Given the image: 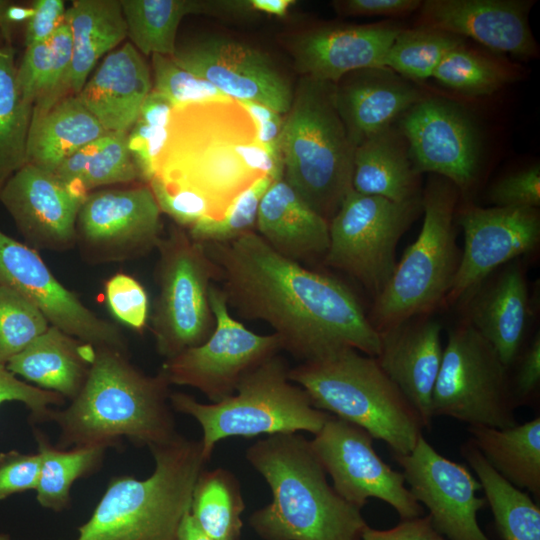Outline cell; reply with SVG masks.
Returning a JSON list of instances; mask_svg holds the SVG:
<instances>
[{"label": "cell", "instance_id": "obj_46", "mask_svg": "<svg viewBox=\"0 0 540 540\" xmlns=\"http://www.w3.org/2000/svg\"><path fill=\"white\" fill-rule=\"evenodd\" d=\"M152 90L166 97L173 107L231 99L207 80L181 68L169 56L152 55Z\"/></svg>", "mask_w": 540, "mask_h": 540}, {"label": "cell", "instance_id": "obj_30", "mask_svg": "<svg viewBox=\"0 0 540 540\" xmlns=\"http://www.w3.org/2000/svg\"><path fill=\"white\" fill-rule=\"evenodd\" d=\"M353 190L393 202L421 197L417 172L406 139L391 125L368 138L354 151Z\"/></svg>", "mask_w": 540, "mask_h": 540}, {"label": "cell", "instance_id": "obj_44", "mask_svg": "<svg viewBox=\"0 0 540 540\" xmlns=\"http://www.w3.org/2000/svg\"><path fill=\"white\" fill-rule=\"evenodd\" d=\"M49 326L35 304L13 288L0 285V364L6 365Z\"/></svg>", "mask_w": 540, "mask_h": 540}, {"label": "cell", "instance_id": "obj_28", "mask_svg": "<svg viewBox=\"0 0 540 540\" xmlns=\"http://www.w3.org/2000/svg\"><path fill=\"white\" fill-rule=\"evenodd\" d=\"M257 234L279 255L297 263L326 256L329 222L310 208L284 181L275 180L260 201Z\"/></svg>", "mask_w": 540, "mask_h": 540}, {"label": "cell", "instance_id": "obj_51", "mask_svg": "<svg viewBox=\"0 0 540 540\" xmlns=\"http://www.w3.org/2000/svg\"><path fill=\"white\" fill-rule=\"evenodd\" d=\"M31 8L33 14L27 21L25 46L41 43L49 38L65 23L66 8L63 0H35Z\"/></svg>", "mask_w": 540, "mask_h": 540}, {"label": "cell", "instance_id": "obj_25", "mask_svg": "<svg viewBox=\"0 0 540 540\" xmlns=\"http://www.w3.org/2000/svg\"><path fill=\"white\" fill-rule=\"evenodd\" d=\"M466 320L510 369L521 354L531 317L529 290L520 262H511L464 298Z\"/></svg>", "mask_w": 540, "mask_h": 540}, {"label": "cell", "instance_id": "obj_45", "mask_svg": "<svg viewBox=\"0 0 540 540\" xmlns=\"http://www.w3.org/2000/svg\"><path fill=\"white\" fill-rule=\"evenodd\" d=\"M283 173L268 174L244 191L218 220L203 219L186 230L199 243H226L254 231L260 201Z\"/></svg>", "mask_w": 540, "mask_h": 540}, {"label": "cell", "instance_id": "obj_2", "mask_svg": "<svg viewBox=\"0 0 540 540\" xmlns=\"http://www.w3.org/2000/svg\"><path fill=\"white\" fill-rule=\"evenodd\" d=\"M279 173L283 166L260 145L248 111L228 99L172 109L149 183L191 202L202 220H218L257 180Z\"/></svg>", "mask_w": 540, "mask_h": 540}, {"label": "cell", "instance_id": "obj_21", "mask_svg": "<svg viewBox=\"0 0 540 540\" xmlns=\"http://www.w3.org/2000/svg\"><path fill=\"white\" fill-rule=\"evenodd\" d=\"M83 201L54 174L30 164L14 173L0 192V202L24 243L37 251L63 252L75 247Z\"/></svg>", "mask_w": 540, "mask_h": 540}, {"label": "cell", "instance_id": "obj_41", "mask_svg": "<svg viewBox=\"0 0 540 540\" xmlns=\"http://www.w3.org/2000/svg\"><path fill=\"white\" fill-rule=\"evenodd\" d=\"M462 43L463 38L434 28H403L385 56L384 67L408 81H423L432 77L444 56Z\"/></svg>", "mask_w": 540, "mask_h": 540}, {"label": "cell", "instance_id": "obj_47", "mask_svg": "<svg viewBox=\"0 0 540 540\" xmlns=\"http://www.w3.org/2000/svg\"><path fill=\"white\" fill-rule=\"evenodd\" d=\"M104 297L110 312L121 323L142 332L150 318L148 294L133 276L116 273L104 283Z\"/></svg>", "mask_w": 540, "mask_h": 540}, {"label": "cell", "instance_id": "obj_39", "mask_svg": "<svg viewBox=\"0 0 540 540\" xmlns=\"http://www.w3.org/2000/svg\"><path fill=\"white\" fill-rule=\"evenodd\" d=\"M245 509L237 477L229 470L203 469L194 485L190 513L214 540H239Z\"/></svg>", "mask_w": 540, "mask_h": 540}, {"label": "cell", "instance_id": "obj_31", "mask_svg": "<svg viewBox=\"0 0 540 540\" xmlns=\"http://www.w3.org/2000/svg\"><path fill=\"white\" fill-rule=\"evenodd\" d=\"M72 38V58L62 97L78 95L98 60L126 37L120 0H75L66 9Z\"/></svg>", "mask_w": 540, "mask_h": 540}, {"label": "cell", "instance_id": "obj_48", "mask_svg": "<svg viewBox=\"0 0 540 540\" xmlns=\"http://www.w3.org/2000/svg\"><path fill=\"white\" fill-rule=\"evenodd\" d=\"M66 399L58 393L48 391L22 381L0 364V406L5 402H20L30 411L31 424L50 422L52 406H62Z\"/></svg>", "mask_w": 540, "mask_h": 540}, {"label": "cell", "instance_id": "obj_53", "mask_svg": "<svg viewBox=\"0 0 540 540\" xmlns=\"http://www.w3.org/2000/svg\"><path fill=\"white\" fill-rule=\"evenodd\" d=\"M240 103L255 123L260 145L276 163L282 165L280 141L284 125L283 115L256 102Z\"/></svg>", "mask_w": 540, "mask_h": 540}, {"label": "cell", "instance_id": "obj_15", "mask_svg": "<svg viewBox=\"0 0 540 540\" xmlns=\"http://www.w3.org/2000/svg\"><path fill=\"white\" fill-rule=\"evenodd\" d=\"M310 444L334 490L348 503L361 509L376 498L393 507L401 520L423 515L403 473L379 457L373 437L364 429L331 415Z\"/></svg>", "mask_w": 540, "mask_h": 540}, {"label": "cell", "instance_id": "obj_27", "mask_svg": "<svg viewBox=\"0 0 540 540\" xmlns=\"http://www.w3.org/2000/svg\"><path fill=\"white\" fill-rule=\"evenodd\" d=\"M151 90L147 63L125 43L105 56L77 96L108 133L128 134Z\"/></svg>", "mask_w": 540, "mask_h": 540}, {"label": "cell", "instance_id": "obj_29", "mask_svg": "<svg viewBox=\"0 0 540 540\" xmlns=\"http://www.w3.org/2000/svg\"><path fill=\"white\" fill-rule=\"evenodd\" d=\"M95 347L59 328H49L11 358L7 369L41 389L73 400L88 376Z\"/></svg>", "mask_w": 540, "mask_h": 540}, {"label": "cell", "instance_id": "obj_14", "mask_svg": "<svg viewBox=\"0 0 540 540\" xmlns=\"http://www.w3.org/2000/svg\"><path fill=\"white\" fill-rule=\"evenodd\" d=\"M161 210L149 184L88 193L78 212L76 243L90 264L143 257L162 238Z\"/></svg>", "mask_w": 540, "mask_h": 540}, {"label": "cell", "instance_id": "obj_50", "mask_svg": "<svg viewBox=\"0 0 540 540\" xmlns=\"http://www.w3.org/2000/svg\"><path fill=\"white\" fill-rule=\"evenodd\" d=\"M40 464L38 453H23L18 450L0 452V500L35 490Z\"/></svg>", "mask_w": 540, "mask_h": 540}, {"label": "cell", "instance_id": "obj_40", "mask_svg": "<svg viewBox=\"0 0 540 540\" xmlns=\"http://www.w3.org/2000/svg\"><path fill=\"white\" fill-rule=\"evenodd\" d=\"M16 75L15 50L6 42L0 46V192L26 164L33 107L22 98Z\"/></svg>", "mask_w": 540, "mask_h": 540}, {"label": "cell", "instance_id": "obj_8", "mask_svg": "<svg viewBox=\"0 0 540 540\" xmlns=\"http://www.w3.org/2000/svg\"><path fill=\"white\" fill-rule=\"evenodd\" d=\"M289 369L277 354L244 377L236 392L220 402L205 404L189 394L171 392L170 405L199 423L202 454L208 461L216 444L229 437L299 431L315 435L331 415L314 407L306 391L289 379Z\"/></svg>", "mask_w": 540, "mask_h": 540}, {"label": "cell", "instance_id": "obj_54", "mask_svg": "<svg viewBox=\"0 0 540 540\" xmlns=\"http://www.w3.org/2000/svg\"><path fill=\"white\" fill-rule=\"evenodd\" d=\"M359 540H448L433 526L430 517L422 515L403 519L395 527L385 530L374 529L368 524Z\"/></svg>", "mask_w": 540, "mask_h": 540}, {"label": "cell", "instance_id": "obj_17", "mask_svg": "<svg viewBox=\"0 0 540 540\" xmlns=\"http://www.w3.org/2000/svg\"><path fill=\"white\" fill-rule=\"evenodd\" d=\"M393 457L403 469L408 489L428 509L441 535L448 540H490L477 521L486 499L477 496L481 484L465 465L438 453L423 435L411 452Z\"/></svg>", "mask_w": 540, "mask_h": 540}, {"label": "cell", "instance_id": "obj_23", "mask_svg": "<svg viewBox=\"0 0 540 540\" xmlns=\"http://www.w3.org/2000/svg\"><path fill=\"white\" fill-rule=\"evenodd\" d=\"M378 333L377 363L429 428L432 393L443 355L442 325L420 315Z\"/></svg>", "mask_w": 540, "mask_h": 540}, {"label": "cell", "instance_id": "obj_43", "mask_svg": "<svg viewBox=\"0 0 540 540\" xmlns=\"http://www.w3.org/2000/svg\"><path fill=\"white\" fill-rule=\"evenodd\" d=\"M173 108L166 97L151 90L127 134L128 149L143 183L148 184L155 176Z\"/></svg>", "mask_w": 540, "mask_h": 540}, {"label": "cell", "instance_id": "obj_34", "mask_svg": "<svg viewBox=\"0 0 540 540\" xmlns=\"http://www.w3.org/2000/svg\"><path fill=\"white\" fill-rule=\"evenodd\" d=\"M470 441L490 466L515 487L540 498V417L498 429L469 425Z\"/></svg>", "mask_w": 540, "mask_h": 540}, {"label": "cell", "instance_id": "obj_10", "mask_svg": "<svg viewBox=\"0 0 540 540\" xmlns=\"http://www.w3.org/2000/svg\"><path fill=\"white\" fill-rule=\"evenodd\" d=\"M157 251L158 291L149 319L156 351L167 360L200 345L214 331L209 290L219 269L203 244L176 224L162 236Z\"/></svg>", "mask_w": 540, "mask_h": 540}, {"label": "cell", "instance_id": "obj_1", "mask_svg": "<svg viewBox=\"0 0 540 540\" xmlns=\"http://www.w3.org/2000/svg\"><path fill=\"white\" fill-rule=\"evenodd\" d=\"M219 269L227 305L267 323L282 350L301 362L352 348L376 357L380 336L342 281L287 259L255 231L226 243H202Z\"/></svg>", "mask_w": 540, "mask_h": 540}, {"label": "cell", "instance_id": "obj_13", "mask_svg": "<svg viewBox=\"0 0 540 540\" xmlns=\"http://www.w3.org/2000/svg\"><path fill=\"white\" fill-rule=\"evenodd\" d=\"M209 298L216 319L212 334L165 360L160 371L170 385L195 388L216 403L232 396L243 378L282 346L276 334H257L233 318L221 288L212 284Z\"/></svg>", "mask_w": 540, "mask_h": 540}, {"label": "cell", "instance_id": "obj_59", "mask_svg": "<svg viewBox=\"0 0 540 540\" xmlns=\"http://www.w3.org/2000/svg\"><path fill=\"white\" fill-rule=\"evenodd\" d=\"M9 4V1L0 0V31L6 42H9V24L6 20L5 12Z\"/></svg>", "mask_w": 540, "mask_h": 540}, {"label": "cell", "instance_id": "obj_61", "mask_svg": "<svg viewBox=\"0 0 540 540\" xmlns=\"http://www.w3.org/2000/svg\"><path fill=\"white\" fill-rule=\"evenodd\" d=\"M2 38H3V36H2L1 31H0V43H1V39H2ZM1 45H2V44H0V46H1Z\"/></svg>", "mask_w": 540, "mask_h": 540}, {"label": "cell", "instance_id": "obj_42", "mask_svg": "<svg viewBox=\"0 0 540 540\" xmlns=\"http://www.w3.org/2000/svg\"><path fill=\"white\" fill-rule=\"evenodd\" d=\"M512 67L464 45L450 50L432 77L444 86L469 96H486L513 80Z\"/></svg>", "mask_w": 540, "mask_h": 540}, {"label": "cell", "instance_id": "obj_24", "mask_svg": "<svg viewBox=\"0 0 540 540\" xmlns=\"http://www.w3.org/2000/svg\"><path fill=\"white\" fill-rule=\"evenodd\" d=\"M402 29L391 21L312 29L294 44L296 67L303 76L335 84L351 72L384 67L385 56Z\"/></svg>", "mask_w": 540, "mask_h": 540}, {"label": "cell", "instance_id": "obj_20", "mask_svg": "<svg viewBox=\"0 0 540 540\" xmlns=\"http://www.w3.org/2000/svg\"><path fill=\"white\" fill-rule=\"evenodd\" d=\"M398 128L419 174L446 178L461 193L470 189L477 175L479 144L472 123L460 109L425 97L402 115Z\"/></svg>", "mask_w": 540, "mask_h": 540}, {"label": "cell", "instance_id": "obj_38", "mask_svg": "<svg viewBox=\"0 0 540 540\" xmlns=\"http://www.w3.org/2000/svg\"><path fill=\"white\" fill-rule=\"evenodd\" d=\"M33 435L41 459L36 500L43 508L62 512L71 504L74 482L98 471L108 448L90 445L61 449L40 429L34 428Z\"/></svg>", "mask_w": 540, "mask_h": 540}, {"label": "cell", "instance_id": "obj_58", "mask_svg": "<svg viewBox=\"0 0 540 540\" xmlns=\"http://www.w3.org/2000/svg\"><path fill=\"white\" fill-rule=\"evenodd\" d=\"M33 14L31 7H24L17 4H9L6 8L5 16L9 23H19L22 21H28Z\"/></svg>", "mask_w": 540, "mask_h": 540}, {"label": "cell", "instance_id": "obj_35", "mask_svg": "<svg viewBox=\"0 0 540 540\" xmlns=\"http://www.w3.org/2000/svg\"><path fill=\"white\" fill-rule=\"evenodd\" d=\"M54 175L82 200L100 187L140 181L125 133H108L83 146Z\"/></svg>", "mask_w": 540, "mask_h": 540}, {"label": "cell", "instance_id": "obj_56", "mask_svg": "<svg viewBox=\"0 0 540 540\" xmlns=\"http://www.w3.org/2000/svg\"><path fill=\"white\" fill-rule=\"evenodd\" d=\"M252 12H261L268 15L283 17L287 14L291 6L295 4L293 0H248Z\"/></svg>", "mask_w": 540, "mask_h": 540}, {"label": "cell", "instance_id": "obj_36", "mask_svg": "<svg viewBox=\"0 0 540 540\" xmlns=\"http://www.w3.org/2000/svg\"><path fill=\"white\" fill-rule=\"evenodd\" d=\"M460 451L481 484L501 539L540 540L539 503L498 474L470 440Z\"/></svg>", "mask_w": 540, "mask_h": 540}, {"label": "cell", "instance_id": "obj_26", "mask_svg": "<svg viewBox=\"0 0 540 540\" xmlns=\"http://www.w3.org/2000/svg\"><path fill=\"white\" fill-rule=\"evenodd\" d=\"M424 94L386 67L351 72L335 84L338 112L354 147L390 127Z\"/></svg>", "mask_w": 540, "mask_h": 540}, {"label": "cell", "instance_id": "obj_60", "mask_svg": "<svg viewBox=\"0 0 540 540\" xmlns=\"http://www.w3.org/2000/svg\"><path fill=\"white\" fill-rule=\"evenodd\" d=\"M0 540H12V539L8 534L0 532Z\"/></svg>", "mask_w": 540, "mask_h": 540}, {"label": "cell", "instance_id": "obj_12", "mask_svg": "<svg viewBox=\"0 0 540 540\" xmlns=\"http://www.w3.org/2000/svg\"><path fill=\"white\" fill-rule=\"evenodd\" d=\"M421 211V197L398 203L352 189L329 222L325 264L360 282L375 298L395 270L399 240Z\"/></svg>", "mask_w": 540, "mask_h": 540}, {"label": "cell", "instance_id": "obj_52", "mask_svg": "<svg viewBox=\"0 0 540 540\" xmlns=\"http://www.w3.org/2000/svg\"><path fill=\"white\" fill-rule=\"evenodd\" d=\"M518 367L511 386L517 406L527 404L535 395L540 383V334L537 333L530 345L521 352Z\"/></svg>", "mask_w": 540, "mask_h": 540}, {"label": "cell", "instance_id": "obj_4", "mask_svg": "<svg viewBox=\"0 0 540 540\" xmlns=\"http://www.w3.org/2000/svg\"><path fill=\"white\" fill-rule=\"evenodd\" d=\"M265 479L272 500L249 517L263 540H359L367 525L326 478L310 440L297 433L270 435L245 452Z\"/></svg>", "mask_w": 540, "mask_h": 540}, {"label": "cell", "instance_id": "obj_6", "mask_svg": "<svg viewBox=\"0 0 540 540\" xmlns=\"http://www.w3.org/2000/svg\"><path fill=\"white\" fill-rule=\"evenodd\" d=\"M354 151L337 109L335 83L303 76L284 118V181L328 222L353 189Z\"/></svg>", "mask_w": 540, "mask_h": 540}, {"label": "cell", "instance_id": "obj_9", "mask_svg": "<svg viewBox=\"0 0 540 540\" xmlns=\"http://www.w3.org/2000/svg\"><path fill=\"white\" fill-rule=\"evenodd\" d=\"M459 193L448 179L438 175L429 178L421 195L424 220L420 233L374 298L368 316L378 332L428 315L445 301L461 258L454 227Z\"/></svg>", "mask_w": 540, "mask_h": 540}, {"label": "cell", "instance_id": "obj_32", "mask_svg": "<svg viewBox=\"0 0 540 540\" xmlns=\"http://www.w3.org/2000/svg\"><path fill=\"white\" fill-rule=\"evenodd\" d=\"M106 134L77 95L64 96L44 113L32 115L26 164L54 174L72 154Z\"/></svg>", "mask_w": 540, "mask_h": 540}, {"label": "cell", "instance_id": "obj_3", "mask_svg": "<svg viewBox=\"0 0 540 540\" xmlns=\"http://www.w3.org/2000/svg\"><path fill=\"white\" fill-rule=\"evenodd\" d=\"M170 386L161 371L144 373L127 353L96 348L80 392L66 408L51 411L59 428L56 446L118 448L124 438L148 448L170 442L179 434Z\"/></svg>", "mask_w": 540, "mask_h": 540}, {"label": "cell", "instance_id": "obj_33", "mask_svg": "<svg viewBox=\"0 0 540 540\" xmlns=\"http://www.w3.org/2000/svg\"><path fill=\"white\" fill-rule=\"evenodd\" d=\"M132 45L145 55L171 57L182 19L191 14H237L235 1L120 0Z\"/></svg>", "mask_w": 540, "mask_h": 540}, {"label": "cell", "instance_id": "obj_7", "mask_svg": "<svg viewBox=\"0 0 540 540\" xmlns=\"http://www.w3.org/2000/svg\"><path fill=\"white\" fill-rule=\"evenodd\" d=\"M315 408L334 414L384 441L393 455L408 454L424 424L375 357L347 348L301 362L288 372Z\"/></svg>", "mask_w": 540, "mask_h": 540}, {"label": "cell", "instance_id": "obj_49", "mask_svg": "<svg viewBox=\"0 0 540 540\" xmlns=\"http://www.w3.org/2000/svg\"><path fill=\"white\" fill-rule=\"evenodd\" d=\"M488 198L496 207L538 208L540 206V166L509 174L495 182Z\"/></svg>", "mask_w": 540, "mask_h": 540}, {"label": "cell", "instance_id": "obj_22", "mask_svg": "<svg viewBox=\"0 0 540 540\" xmlns=\"http://www.w3.org/2000/svg\"><path fill=\"white\" fill-rule=\"evenodd\" d=\"M530 0H425L416 26L469 37L492 51L522 60L538 55L528 15Z\"/></svg>", "mask_w": 540, "mask_h": 540}, {"label": "cell", "instance_id": "obj_57", "mask_svg": "<svg viewBox=\"0 0 540 540\" xmlns=\"http://www.w3.org/2000/svg\"><path fill=\"white\" fill-rule=\"evenodd\" d=\"M179 540H214L206 534L188 511L179 528Z\"/></svg>", "mask_w": 540, "mask_h": 540}, {"label": "cell", "instance_id": "obj_37", "mask_svg": "<svg viewBox=\"0 0 540 540\" xmlns=\"http://www.w3.org/2000/svg\"><path fill=\"white\" fill-rule=\"evenodd\" d=\"M72 58V38L65 23L48 40L26 47L17 67V85L32 115L44 113L62 98Z\"/></svg>", "mask_w": 540, "mask_h": 540}, {"label": "cell", "instance_id": "obj_11", "mask_svg": "<svg viewBox=\"0 0 540 540\" xmlns=\"http://www.w3.org/2000/svg\"><path fill=\"white\" fill-rule=\"evenodd\" d=\"M509 369L466 320L448 333L434 385L432 416L504 429L517 424Z\"/></svg>", "mask_w": 540, "mask_h": 540}, {"label": "cell", "instance_id": "obj_19", "mask_svg": "<svg viewBox=\"0 0 540 540\" xmlns=\"http://www.w3.org/2000/svg\"><path fill=\"white\" fill-rule=\"evenodd\" d=\"M464 250L445 301L454 303L497 268L533 251L540 240L538 208L469 205L460 211Z\"/></svg>", "mask_w": 540, "mask_h": 540}, {"label": "cell", "instance_id": "obj_18", "mask_svg": "<svg viewBox=\"0 0 540 540\" xmlns=\"http://www.w3.org/2000/svg\"><path fill=\"white\" fill-rule=\"evenodd\" d=\"M173 61L238 102H256L282 115L293 93L272 61L261 51L222 36L177 45Z\"/></svg>", "mask_w": 540, "mask_h": 540}, {"label": "cell", "instance_id": "obj_5", "mask_svg": "<svg viewBox=\"0 0 540 540\" xmlns=\"http://www.w3.org/2000/svg\"><path fill=\"white\" fill-rule=\"evenodd\" d=\"M149 450L152 474L113 477L76 540H179L194 485L208 460L201 440L180 434Z\"/></svg>", "mask_w": 540, "mask_h": 540}, {"label": "cell", "instance_id": "obj_55", "mask_svg": "<svg viewBox=\"0 0 540 540\" xmlns=\"http://www.w3.org/2000/svg\"><path fill=\"white\" fill-rule=\"evenodd\" d=\"M420 0H344L334 2L338 13L350 16L401 17L418 10Z\"/></svg>", "mask_w": 540, "mask_h": 540}, {"label": "cell", "instance_id": "obj_16", "mask_svg": "<svg viewBox=\"0 0 540 540\" xmlns=\"http://www.w3.org/2000/svg\"><path fill=\"white\" fill-rule=\"evenodd\" d=\"M0 285L35 304L50 325L92 345L128 354V342L114 323L101 318L65 287L39 252L0 230Z\"/></svg>", "mask_w": 540, "mask_h": 540}]
</instances>
